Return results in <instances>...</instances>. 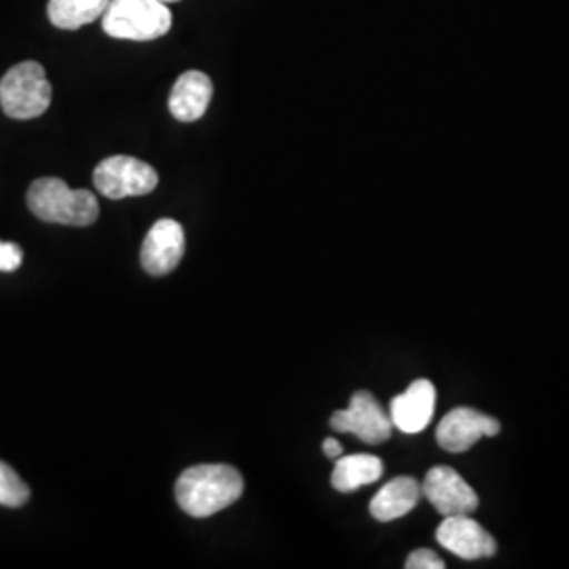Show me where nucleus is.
Wrapping results in <instances>:
<instances>
[{
  "mask_svg": "<svg viewBox=\"0 0 569 569\" xmlns=\"http://www.w3.org/2000/svg\"><path fill=\"white\" fill-rule=\"evenodd\" d=\"M244 491L243 475L228 465H199L183 470L176 500L190 517L204 519L234 505Z\"/></svg>",
  "mask_w": 569,
  "mask_h": 569,
  "instance_id": "nucleus-1",
  "label": "nucleus"
},
{
  "mask_svg": "<svg viewBox=\"0 0 569 569\" xmlns=\"http://www.w3.org/2000/svg\"><path fill=\"white\" fill-rule=\"evenodd\" d=\"M28 207L49 224L91 226L100 216V204L91 190H72L60 178H41L30 183Z\"/></svg>",
  "mask_w": 569,
  "mask_h": 569,
  "instance_id": "nucleus-2",
  "label": "nucleus"
},
{
  "mask_svg": "<svg viewBox=\"0 0 569 569\" xmlns=\"http://www.w3.org/2000/svg\"><path fill=\"white\" fill-rule=\"evenodd\" d=\"M51 82L39 61H21L0 81V108L16 121H30L51 106Z\"/></svg>",
  "mask_w": 569,
  "mask_h": 569,
  "instance_id": "nucleus-3",
  "label": "nucleus"
},
{
  "mask_svg": "<svg viewBox=\"0 0 569 569\" xmlns=\"http://www.w3.org/2000/svg\"><path fill=\"white\" fill-rule=\"evenodd\" d=\"M102 26L112 39L154 41L169 32L171 11L161 0H110Z\"/></svg>",
  "mask_w": 569,
  "mask_h": 569,
  "instance_id": "nucleus-4",
  "label": "nucleus"
},
{
  "mask_svg": "<svg viewBox=\"0 0 569 569\" xmlns=\"http://www.w3.org/2000/svg\"><path fill=\"white\" fill-rule=\"evenodd\" d=\"M93 183L103 197L121 201L127 197L150 194L159 183V173L154 171V167L143 163L140 159L117 154L103 159L102 163L96 167Z\"/></svg>",
  "mask_w": 569,
  "mask_h": 569,
  "instance_id": "nucleus-5",
  "label": "nucleus"
},
{
  "mask_svg": "<svg viewBox=\"0 0 569 569\" xmlns=\"http://www.w3.org/2000/svg\"><path fill=\"white\" fill-rule=\"evenodd\" d=\"M331 428L338 432H352L363 443L380 446L390 439L392 422L387 409L376 401L367 390L352 395L348 409H340L331 416Z\"/></svg>",
  "mask_w": 569,
  "mask_h": 569,
  "instance_id": "nucleus-6",
  "label": "nucleus"
},
{
  "mask_svg": "<svg viewBox=\"0 0 569 569\" xmlns=\"http://www.w3.org/2000/svg\"><path fill=\"white\" fill-rule=\"evenodd\" d=\"M500 422L472 407H456L437 427V443L451 453L472 448L481 437H496Z\"/></svg>",
  "mask_w": 569,
  "mask_h": 569,
  "instance_id": "nucleus-7",
  "label": "nucleus"
},
{
  "mask_svg": "<svg viewBox=\"0 0 569 569\" xmlns=\"http://www.w3.org/2000/svg\"><path fill=\"white\" fill-rule=\"evenodd\" d=\"M422 496L443 517L451 515H470L479 507L477 491L449 467H435L428 470L422 483Z\"/></svg>",
  "mask_w": 569,
  "mask_h": 569,
  "instance_id": "nucleus-8",
  "label": "nucleus"
},
{
  "mask_svg": "<svg viewBox=\"0 0 569 569\" xmlns=\"http://www.w3.org/2000/svg\"><path fill=\"white\" fill-rule=\"evenodd\" d=\"M437 540L443 549L465 561L486 559L496 555L498 549L491 533L481 528V523H477L470 515L446 517V521L437 529Z\"/></svg>",
  "mask_w": 569,
  "mask_h": 569,
  "instance_id": "nucleus-9",
  "label": "nucleus"
},
{
  "mask_svg": "<svg viewBox=\"0 0 569 569\" xmlns=\"http://www.w3.org/2000/svg\"><path fill=\"white\" fill-rule=\"evenodd\" d=\"M186 239L176 220H159L148 230L142 243L143 270L152 277H163L182 262Z\"/></svg>",
  "mask_w": 569,
  "mask_h": 569,
  "instance_id": "nucleus-10",
  "label": "nucleus"
},
{
  "mask_svg": "<svg viewBox=\"0 0 569 569\" xmlns=\"http://www.w3.org/2000/svg\"><path fill=\"white\" fill-rule=\"evenodd\" d=\"M437 407V390L428 380L411 382L403 395L390 401V422L406 435L422 432L430 425Z\"/></svg>",
  "mask_w": 569,
  "mask_h": 569,
  "instance_id": "nucleus-11",
  "label": "nucleus"
},
{
  "mask_svg": "<svg viewBox=\"0 0 569 569\" xmlns=\"http://www.w3.org/2000/svg\"><path fill=\"white\" fill-rule=\"evenodd\" d=\"M213 98V82L201 70H188L176 81L169 96V112L182 122L199 121Z\"/></svg>",
  "mask_w": 569,
  "mask_h": 569,
  "instance_id": "nucleus-12",
  "label": "nucleus"
},
{
  "mask_svg": "<svg viewBox=\"0 0 569 569\" xmlns=\"http://www.w3.org/2000/svg\"><path fill=\"white\" fill-rule=\"evenodd\" d=\"M420 498L422 486L413 477H397L373 496L369 512L373 519L388 523L406 517L407 512L416 509Z\"/></svg>",
  "mask_w": 569,
  "mask_h": 569,
  "instance_id": "nucleus-13",
  "label": "nucleus"
},
{
  "mask_svg": "<svg viewBox=\"0 0 569 569\" xmlns=\"http://www.w3.org/2000/svg\"><path fill=\"white\" fill-rule=\"evenodd\" d=\"M382 475H385V465L378 456H369V453H355L346 458L340 456L331 475V486L342 493H350L355 489L376 483Z\"/></svg>",
  "mask_w": 569,
  "mask_h": 569,
  "instance_id": "nucleus-14",
  "label": "nucleus"
},
{
  "mask_svg": "<svg viewBox=\"0 0 569 569\" xmlns=\"http://www.w3.org/2000/svg\"><path fill=\"white\" fill-rule=\"evenodd\" d=\"M110 0H49L47 16L60 30H79L91 21L100 20Z\"/></svg>",
  "mask_w": 569,
  "mask_h": 569,
  "instance_id": "nucleus-15",
  "label": "nucleus"
},
{
  "mask_svg": "<svg viewBox=\"0 0 569 569\" xmlns=\"http://www.w3.org/2000/svg\"><path fill=\"white\" fill-rule=\"evenodd\" d=\"M30 500V488L20 475L0 460V505L9 509H20Z\"/></svg>",
  "mask_w": 569,
  "mask_h": 569,
  "instance_id": "nucleus-16",
  "label": "nucleus"
},
{
  "mask_svg": "<svg viewBox=\"0 0 569 569\" xmlns=\"http://www.w3.org/2000/svg\"><path fill=\"white\" fill-rule=\"evenodd\" d=\"M407 569H443L446 563L435 550L418 549L413 550L406 561Z\"/></svg>",
  "mask_w": 569,
  "mask_h": 569,
  "instance_id": "nucleus-17",
  "label": "nucleus"
},
{
  "mask_svg": "<svg viewBox=\"0 0 569 569\" xmlns=\"http://www.w3.org/2000/svg\"><path fill=\"white\" fill-rule=\"evenodd\" d=\"M21 260H23V253H21L20 244L0 241V272L18 270Z\"/></svg>",
  "mask_w": 569,
  "mask_h": 569,
  "instance_id": "nucleus-18",
  "label": "nucleus"
},
{
  "mask_svg": "<svg viewBox=\"0 0 569 569\" xmlns=\"http://www.w3.org/2000/svg\"><path fill=\"white\" fill-rule=\"evenodd\" d=\"M323 451H326L327 458L338 460V458L342 456V446H340L336 439H326V441H323Z\"/></svg>",
  "mask_w": 569,
  "mask_h": 569,
  "instance_id": "nucleus-19",
  "label": "nucleus"
},
{
  "mask_svg": "<svg viewBox=\"0 0 569 569\" xmlns=\"http://www.w3.org/2000/svg\"><path fill=\"white\" fill-rule=\"evenodd\" d=\"M161 2H164V4H167V2H178V0H161Z\"/></svg>",
  "mask_w": 569,
  "mask_h": 569,
  "instance_id": "nucleus-20",
  "label": "nucleus"
}]
</instances>
